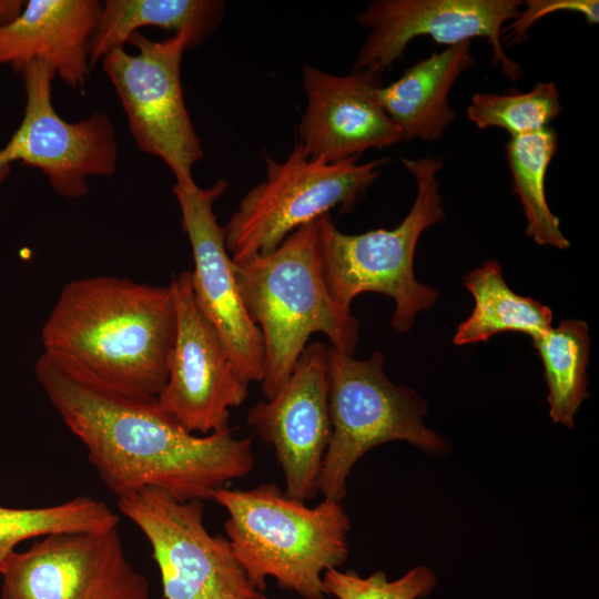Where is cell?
Wrapping results in <instances>:
<instances>
[{
    "instance_id": "4fadbf2b",
    "label": "cell",
    "mask_w": 599,
    "mask_h": 599,
    "mask_svg": "<svg viewBox=\"0 0 599 599\" xmlns=\"http://www.w3.org/2000/svg\"><path fill=\"white\" fill-rule=\"evenodd\" d=\"M520 0H375L356 16L369 33L353 68L383 74L416 37L454 45L476 37L486 38L491 62L511 80L522 75L520 65L501 45L502 26L520 13Z\"/></svg>"
},
{
    "instance_id": "277c9868",
    "label": "cell",
    "mask_w": 599,
    "mask_h": 599,
    "mask_svg": "<svg viewBox=\"0 0 599 599\" xmlns=\"http://www.w3.org/2000/svg\"><path fill=\"white\" fill-rule=\"evenodd\" d=\"M211 499L226 510V538L255 588L264 592L272 577L304 599H324V572L342 566L349 551L342 502L323 499L309 507L274 483L223 486Z\"/></svg>"
},
{
    "instance_id": "3957f363",
    "label": "cell",
    "mask_w": 599,
    "mask_h": 599,
    "mask_svg": "<svg viewBox=\"0 0 599 599\" xmlns=\"http://www.w3.org/2000/svg\"><path fill=\"white\" fill-rule=\"evenodd\" d=\"M318 219L272 252L233 262L242 302L263 339L260 384L266 399L285 384L313 334L323 333L332 348L347 355L357 346L358 321L334 304L324 281Z\"/></svg>"
},
{
    "instance_id": "cb8c5ba5",
    "label": "cell",
    "mask_w": 599,
    "mask_h": 599,
    "mask_svg": "<svg viewBox=\"0 0 599 599\" xmlns=\"http://www.w3.org/2000/svg\"><path fill=\"white\" fill-rule=\"evenodd\" d=\"M561 110L555 83L539 82L526 93H476L467 116L478 129L498 128L517 138L548 128Z\"/></svg>"
},
{
    "instance_id": "e0dca14e",
    "label": "cell",
    "mask_w": 599,
    "mask_h": 599,
    "mask_svg": "<svg viewBox=\"0 0 599 599\" xmlns=\"http://www.w3.org/2000/svg\"><path fill=\"white\" fill-rule=\"evenodd\" d=\"M98 0H29L8 23L0 24V67L17 72L43 60L55 75L83 92L90 75V39L99 20Z\"/></svg>"
},
{
    "instance_id": "7402d4cb",
    "label": "cell",
    "mask_w": 599,
    "mask_h": 599,
    "mask_svg": "<svg viewBox=\"0 0 599 599\" xmlns=\"http://www.w3.org/2000/svg\"><path fill=\"white\" fill-rule=\"evenodd\" d=\"M558 148L554 128L511 138L506 159L512 176V192L519 197L527 219L526 234L538 245L565 250L570 246L560 230V220L550 211L546 193L547 169Z\"/></svg>"
},
{
    "instance_id": "603a6c76",
    "label": "cell",
    "mask_w": 599,
    "mask_h": 599,
    "mask_svg": "<svg viewBox=\"0 0 599 599\" xmlns=\"http://www.w3.org/2000/svg\"><path fill=\"white\" fill-rule=\"evenodd\" d=\"M109 506L89 496L35 508L0 506V573L16 547L31 538L58 532L92 531L118 527Z\"/></svg>"
},
{
    "instance_id": "ba28073f",
    "label": "cell",
    "mask_w": 599,
    "mask_h": 599,
    "mask_svg": "<svg viewBox=\"0 0 599 599\" xmlns=\"http://www.w3.org/2000/svg\"><path fill=\"white\" fill-rule=\"evenodd\" d=\"M136 54L124 48L101 60L128 118L138 148L160 158L172 171L175 184L192 186V170L203 158L201 140L187 112L181 63L187 38L175 33L154 41L136 31L128 40Z\"/></svg>"
},
{
    "instance_id": "7a4b0ae2",
    "label": "cell",
    "mask_w": 599,
    "mask_h": 599,
    "mask_svg": "<svg viewBox=\"0 0 599 599\" xmlns=\"http://www.w3.org/2000/svg\"><path fill=\"white\" fill-rule=\"evenodd\" d=\"M176 332L170 286L116 276L73 280L41 329L43 356L92 390L158 397Z\"/></svg>"
},
{
    "instance_id": "8992f818",
    "label": "cell",
    "mask_w": 599,
    "mask_h": 599,
    "mask_svg": "<svg viewBox=\"0 0 599 599\" xmlns=\"http://www.w3.org/2000/svg\"><path fill=\"white\" fill-rule=\"evenodd\" d=\"M375 351L366 359L328 347V407L332 437L318 483L324 499L342 502L354 465L376 446L403 440L440 454L445 439L424 423L427 403L416 390L394 384Z\"/></svg>"
},
{
    "instance_id": "8fae6325",
    "label": "cell",
    "mask_w": 599,
    "mask_h": 599,
    "mask_svg": "<svg viewBox=\"0 0 599 599\" xmlns=\"http://www.w3.org/2000/svg\"><path fill=\"white\" fill-rule=\"evenodd\" d=\"M176 332L160 407L183 428L209 435L230 426V409L248 395V382L217 328L200 307L191 277L183 271L170 283Z\"/></svg>"
},
{
    "instance_id": "5bb4252c",
    "label": "cell",
    "mask_w": 599,
    "mask_h": 599,
    "mask_svg": "<svg viewBox=\"0 0 599 599\" xmlns=\"http://www.w3.org/2000/svg\"><path fill=\"white\" fill-rule=\"evenodd\" d=\"M246 422L274 448L284 493L301 501L314 499L332 437L328 347L321 342L307 345L285 384L272 398L253 405Z\"/></svg>"
},
{
    "instance_id": "44dd1931",
    "label": "cell",
    "mask_w": 599,
    "mask_h": 599,
    "mask_svg": "<svg viewBox=\"0 0 599 599\" xmlns=\"http://www.w3.org/2000/svg\"><path fill=\"white\" fill-rule=\"evenodd\" d=\"M531 339L544 365L549 417L555 424L572 428L581 403L589 396L588 324L581 319H562L557 327L551 326Z\"/></svg>"
},
{
    "instance_id": "4316f807",
    "label": "cell",
    "mask_w": 599,
    "mask_h": 599,
    "mask_svg": "<svg viewBox=\"0 0 599 599\" xmlns=\"http://www.w3.org/2000/svg\"><path fill=\"white\" fill-rule=\"evenodd\" d=\"M266 599H268V598H266Z\"/></svg>"
},
{
    "instance_id": "52a82bcc",
    "label": "cell",
    "mask_w": 599,
    "mask_h": 599,
    "mask_svg": "<svg viewBox=\"0 0 599 599\" xmlns=\"http://www.w3.org/2000/svg\"><path fill=\"white\" fill-rule=\"evenodd\" d=\"M266 179L251 189L223 226L233 262L276 248L291 233L329 211L349 213L379 176L388 159L358 156L325 163L308 159L297 143L278 162L265 154Z\"/></svg>"
},
{
    "instance_id": "d6986e66",
    "label": "cell",
    "mask_w": 599,
    "mask_h": 599,
    "mask_svg": "<svg viewBox=\"0 0 599 599\" xmlns=\"http://www.w3.org/2000/svg\"><path fill=\"white\" fill-rule=\"evenodd\" d=\"M225 1L219 0H106L90 39L93 67L110 51L123 48L142 27L183 33L189 49L200 45L220 24Z\"/></svg>"
},
{
    "instance_id": "30bf717a",
    "label": "cell",
    "mask_w": 599,
    "mask_h": 599,
    "mask_svg": "<svg viewBox=\"0 0 599 599\" xmlns=\"http://www.w3.org/2000/svg\"><path fill=\"white\" fill-rule=\"evenodd\" d=\"M18 73L27 102L21 124L0 150V182L10 164L20 161L41 170L59 195L83 197L89 176H109L116 170L119 149L112 121L101 112L78 122L63 120L52 104L55 73L48 62L33 60Z\"/></svg>"
},
{
    "instance_id": "d4e9b609",
    "label": "cell",
    "mask_w": 599,
    "mask_h": 599,
    "mask_svg": "<svg viewBox=\"0 0 599 599\" xmlns=\"http://www.w3.org/2000/svg\"><path fill=\"white\" fill-rule=\"evenodd\" d=\"M436 581L426 566L414 567L395 580H388L383 571L361 577L353 570L333 568L323 575V592L336 599H419L432 592Z\"/></svg>"
},
{
    "instance_id": "5b68a950",
    "label": "cell",
    "mask_w": 599,
    "mask_h": 599,
    "mask_svg": "<svg viewBox=\"0 0 599 599\" xmlns=\"http://www.w3.org/2000/svg\"><path fill=\"white\" fill-rule=\"evenodd\" d=\"M414 176L416 197L404 220L394 229L361 234L342 233L329 214L318 219L324 281L334 304L352 313L353 300L366 292L384 294L395 302L390 326L399 334L410 331L417 314L434 306L438 292L417 281L414 255L424 231L445 220L437 173L443 158H403Z\"/></svg>"
},
{
    "instance_id": "9c48e42d",
    "label": "cell",
    "mask_w": 599,
    "mask_h": 599,
    "mask_svg": "<svg viewBox=\"0 0 599 599\" xmlns=\"http://www.w3.org/2000/svg\"><path fill=\"white\" fill-rule=\"evenodd\" d=\"M121 514L145 536L165 599H266L221 534L204 525L202 500H179L158 488L118 499Z\"/></svg>"
},
{
    "instance_id": "484cf974",
    "label": "cell",
    "mask_w": 599,
    "mask_h": 599,
    "mask_svg": "<svg viewBox=\"0 0 599 599\" xmlns=\"http://www.w3.org/2000/svg\"><path fill=\"white\" fill-rule=\"evenodd\" d=\"M526 10L505 29L507 40L518 43L527 39V30L539 19L557 11L581 13L587 22L596 24L599 21L598 0H528L524 2Z\"/></svg>"
},
{
    "instance_id": "7c38bea8",
    "label": "cell",
    "mask_w": 599,
    "mask_h": 599,
    "mask_svg": "<svg viewBox=\"0 0 599 599\" xmlns=\"http://www.w3.org/2000/svg\"><path fill=\"white\" fill-rule=\"evenodd\" d=\"M1 599H149L148 579L128 560L118 527L43 536L14 551Z\"/></svg>"
},
{
    "instance_id": "ffe728a7",
    "label": "cell",
    "mask_w": 599,
    "mask_h": 599,
    "mask_svg": "<svg viewBox=\"0 0 599 599\" xmlns=\"http://www.w3.org/2000/svg\"><path fill=\"white\" fill-rule=\"evenodd\" d=\"M475 307L459 324L455 345L486 342L496 334L518 332L534 338L551 327L552 311L536 300L516 294L497 261H487L463 277Z\"/></svg>"
},
{
    "instance_id": "ac0fdd59",
    "label": "cell",
    "mask_w": 599,
    "mask_h": 599,
    "mask_svg": "<svg viewBox=\"0 0 599 599\" xmlns=\"http://www.w3.org/2000/svg\"><path fill=\"white\" fill-rule=\"evenodd\" d=\"M474 63L471 41L466 40L419 60L399 79L380 87V105L404 141L434 142L443 136L456 120L448 100L449 91Z\"/></svg>"
},
{
    "instance_id": "6da1fadb",
    "label": "cell",
    "mask_w": 599,
    "mask_h": 599,
    "mask_svg": "<svg viewBox=\"0 0 599 599\" xmlns=\"http://www.w3.org/2000/svg\"><path fill=\"white\" fill-rule=\"evenodd\" d=\"M34 373L65 426L88 450L90 464L118 499L158 488L187 500L211 499L254 466L251 438L229 426L209 435L183 428L156 397L103 394L70 379L43 355Z\"/></svg>"
},
{
    "instance_id": "2e32d148",
    "label": "cell",
    "mask_w": 599,
    "mask_h": 599,
    "mask_svg": "<svg viewBox=\"0 0 599 599\" xmlns=\"http://www.w3.org/2000/svg\"><path fill=\"white\" fill-rule=\"evenodd\" d=\"M302 75L306 108L297 132L308 159L334 163L403 140L378 99L383 74L353 68L336 75L305 64Z\"/></svg>"
},
{
    "instance_id": "9a60e30c",
    "label": "cell",
    "mask_w": 599,
    "mask_h": 599,
    "mask_svg": "<svg viewBox=\"0 0 599 599\" xmlns=\"http://www.w3.org/2000/svg\"><path fill=\"white\" fill-rule=\"evenodd\" d=\"M227 185L225 180L207 189L174 184L173 193L192 248L191 277L196 301L220 332L245 379L261 383L265 373L262 335L242 302L224 230L213 211Z\"/></svg>"
}]
</instances>
